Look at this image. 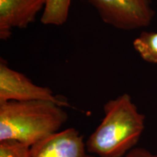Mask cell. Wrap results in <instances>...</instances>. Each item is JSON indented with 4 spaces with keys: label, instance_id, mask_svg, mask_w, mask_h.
<instances>
[{
    "label": "cell",
    "instance_id": "6da1fadb",
    "mask_svg": "<svg viewBox=\"0 0 157 157\" xmlns=\"http://www.w3.org/2000/svg\"><path fill=\"white\" fill-rule=\"evenodd\" d=\"M103 111V119L85 142L87 151L99 157H124L139 142L145 115L127 93L108 101Z\"/></svg>",
    "mask_w": 157,
    "mask_h": 157
},
{
    "label": "cell",
    "instance_id": "7a4b0ae2",
    "mask_svg": "<svg viewBox=\"0 0 157 157\" xmlns=\"http://www.w3.org/2000/svg\"><path fill=\"white\" fill-rule=\"evenodd\" d=\"M68 120L62 106L51 101H7L0 103V141L34 146L59 132Z\"/></svg>",
    "mask_w": 157,
    "mask_h": 157
},
{
    "label": "cell",
    "instance_id": "3957f363",
    "mask_svg": "<svg viewBox=\"0 0 157 157\" xmlns=\"http://www.w3.org/2000/svg\"><path fill=\"white\" fill-rule=\"evenodd\" d=\"M102 21L117 29L131 31L148 26L155 15L151 0H88Z\"/></svg>",
    "mask_w": 157,
    "mask_h": 157
},
{
    "label": "cell",
    "instance_id": "277c9868",
    "mask_svg": "<svg viewBox=\"0 0 157 157\" xmlns=\"http://www.w3.org/2000/svg\"><path fill=\"white\" fill-rule=\"evenodd\" d=\"M51 101L62 107L69 106L67 101L55 95L47 87L34 84L30 78L12 69L4 59L0 60V103L7 101Z\"/></svg>",
    "mask_w": 157,
    "mask_h": 157
},
{
    "label": "cell",
    "instance_id": "5b68a950",
    "mask_svg": "<svg viewBox=\"0 0 157 157\" xmlns=\"http://www.w3.org/2000/svg\"><path fill=\"white\" fill-rule=\"evenodd\" d=\"M31 157H96L87 151L83 136L71 127L59 131L31 147Z\"/></svg>",
    "mask_w": 157,
    "mask_h": 157
},
{
    "label": "cell",
    "instance_id": "8992f818",
    "mask_svg": "<svg viewBox=\"0 0 157 157\" xmlns=\"http://www.w3.org/2000/svg\"><path fill=\"white\" fill-rule=\"evenodd\" d=\"M44 5V0H0V39H8L14 29L27 28Z\"/></svg>",
    "mask_w": 157,
    "mask_h": 157
},
{
    "label": "cell",
    "instance_id": "52a82bcc",
    "mask_svg": "<svg viewBox=\"0 0 157 157\" xmlns=\"http://www.w3.org/2000/svg\"><path fill=\"white\" fill-rule=\"evenodd\" d=\"M72 0H44L40 21L47 25H62L67 21Z\"/></svg>",
    "mask_w": 157,
    "mask_h": 157
},
{
    "label": "cell",
    "instance_id": "ba28073f",
    "mask_svg": "<svg viewBox=\"0 0 157 157\" xmlns=\"http://www.w3.org/2000/svg\"><path fill=\"white\" fill-rule=\"evenodd\" d=\"M0 157H31V146L15 140L0 141Z\"/></svg>",
    "mask_w": 157,
    "mask_h": 157
},
{
    "label": "cell",
    "instance_id": "9c48e42d",
    "mask_svg": "<svg viewBox=\"0 0 157 157\" xmlns=\"http://www.w3.org/2000/svg\"><path fill=\"white\" fill-rule=\"evenodd\" d=\"M143 56L150 63H157V32L147 31L141 42Z\"/></svg>",
    "mask_w": 157,
    "mask_h": 157
},
{
    "label": "cell",
    "instance_id": "30bf717a",
    "mask_svg": "<svg viewBox=\"0 0 157 157\" xmlns=\"http://www.w3.org/2000/svg\"><path fill=\"white\" fill-rule=\"evenodd\" d=\"M124 157H157V154H153L146 148L135 147L127 153Z\"/></svg>",
    "mask_w": 157,
    "mask_h": 157
}]
</instances>
